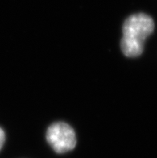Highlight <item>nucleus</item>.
<instances>
[{
    "label": "nucleus",
    "instance_id": "f257e3e1",
    "mask_svg": "<svg viewBox=\"0 0 157 158\" xmlns=\"http://www.w3.org/2000/svg\"><path fill=\"white\" fill-rule=\"evenodd\" d=\"M153 19L143 13L129 16L123 25V37L120 48L127 57H136L142 54L146 39L153 32Z\"/></svg>",
    "mask_w": 157,
    "mask_h": 158
},
{
    "label": "nucleus",
    "instance_id": "f03ea898",
    "mask_svg": "<svg viewBox=\"0 0 157 158\" xmlns=\"http://www.w3.org/2000/svg\"><path fill=\"white\" fill-rule=\"evenodd\" d=\"M46 138L48 144L58 153L72 150L76 145V132L69 124L56 122L48 128Z\"/></svg>",
    "mask_w": 157,
    "mask_h": 158
},
{
    "label": "nucleus",
    "instance_id": "7ed1b4c3",
    "mask_svg": "<svg viewBox=\"0 0 157 158\" xmlns=\"http://www.w3.org/2000/svg\"><path fill=\"white\" fill-rule=\"evenodd\" d=\"M4 142H5V133L2 128H0V149L3 146Z\"/></svg>",
    "mask_w": 157,
    "mask_h": 158
}]
</instances>
